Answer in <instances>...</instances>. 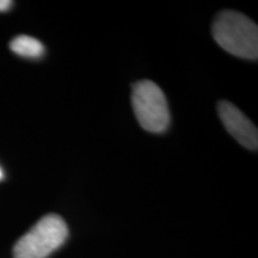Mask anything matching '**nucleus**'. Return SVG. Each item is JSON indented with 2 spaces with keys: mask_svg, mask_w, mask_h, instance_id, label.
Returning a JSON list of instances; mask_svg holds the SVG:
<instances>
[{
  "mask_svg": "<svg viewBox=\"0 0 258 258\" xmlns=\"http://www.w3.org/2000/svg\"><path fill=\"white\" fill-rule=\"evenodd\" d=\"M213 37L222 49L247 60L258 57V28L250 18L237 11H221L212 27Z\"/></svg>",
  "mask_w": 258,
  "mask_h": 258,
  "instance_id": "obj_1",
  "label": "nucleus"
},
{
  "mask_svg": "<svg viewBox=\"0 0 258 258\" xmlns=\"http://www.w3.org/2000/svg\"><path fill=\"white\" fill-rule=\"evenodd\" d=\"M69 237V227L60 215L48 214L36 222L14 246L15 258H47Z\"/></svg>",
  "mask_w": 258,
  "mask_h": 258,
  "instance_id": "obj_2",
  "label": "nucleus"
},
{
  "mask_svg": "<svg viewBox=\"0 0 258 258\" xmlns=\"http://www.w3.org/2000/svg\"><path fill=\"white\" fill-rule=\"evenodd\" d=\"M132 103L138 122L145 131L163 133L170 124V111L166 97L157 84L141 80L133 85Z\"/></svg>",
  "mask_w": 258,
  "mask_h": 258,
  "instance_id": "obj_3",
  "label": "nucleus"
},
{
  "mask_svg": "<svg viewBox=\"0 0 258 258\" xmlns=\"http://www.w3.org/2000/svg\"><path fill=\"white\" fill-rule=\"evenodd\" d=\"M218 112L226 131L241 146L247 150L257 151L258 132L256 125L237 106L227 101H221L218 105Z\"/></svg>",
  "mask_w": 258,
  "mask_h": 258,
  "instance_id": "obj_4",
  "label": "nucleus"
},
{
  "mask_svg": "<svg viewBox=\"0 0 258 258\" xmlns=\"http://www.w3.org/2000/svg\"><path fill=\"white\" fill-rule=\"evenodd\" d=\"M10 48L19 56L29 59H38L44 54V46L36 38L21 35L15 37L10 43Z\"/></svg>",
  "mask_w": 258,
  "mask_h": 258,
  "instance_id": "obj_5",
  "label": "nucleus"
},
{
  "mask_svg": "<svg viewBox=\"0 0 258 258\" xmlns=\"http://www.w3.org/2000/svg\"><path fill=\"white\" fill-rule=\"evenodd\" d=\"M14 3L10 2V0H0V12H5L11 8Z\"/></svg>",
  "mask_w": 258,
  "mask_h": 258,
  "instance_id": "obj_6",
  "label": "nucleus"
},
{
  "mask_svg": "<svg viewBox=\"0 0 258 258\" xmlns=\"http://www.w3.org/2000/svg\"><path fill=\"white\" fill-rule=\"evenodd\" d=\"M3 176H4V173H3L2 169H0V179H3Z\"/></svg>",
  "mask_w": 258,
  "mask_h": 258,
  "instance_id": "obj_7",
  "label": "nucleus"
}]
</instances>
